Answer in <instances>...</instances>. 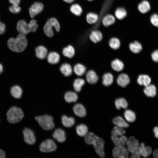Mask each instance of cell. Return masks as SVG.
<instances>
[{
  "label": "cell",
  "mask_w": 158,
  "mask_h": 158,
  "mask_svg": "<svg viewBox=\"0 0 158 158\" xmlns=\"http://www.w3.org/2000/svg\"><path fill=\"white\" fill-rule=\"evenodd\" d=\"M28 40L26 35L19 33L16 37H11L7 41L8 48L12 51L16 52L23 51L26 48Z\"/></svg>",
  "instance_id": "cell-1"
},
{
  "label": "cell",
  "mask_w": 158,
  "mask_h": 158,
  "mask_svg": "<svg viewBox=\"0 0 158 158\" xmlns=\"http://www.w3.org/2000/svg\"><path fill=\"white\" fill-rule=\"evenodd\" d=\"M84 140L88 145H92L96 153L101 157H105L104 142L103 139L92 132L88 133L84 136Z\"/></svg>",
  "instance_id": "cell-2"
},
{
  "label": "cell",
  "mask_w": 158,
  "mask_h": 158,
  "mask_svg": "<svg viewBox=\"0 0 158 158\" xmlns=\"http://www.w3.org/2000/svg\"><path fill=\"white\" fill-rule=\"evenodd\" d=\"M37 21L32 19L28 23L24 20H21L18 21L17 30L19 33L27 35L31 32H35L38 28Z\"/></svg>",
  "instance_id": "cell-3"
},
{
  "label": "cell",
  "mask_w": 158,
  "mask_h": 158,
  "mask_svg": "<svg viewBox=\"0 0 158 158\" xmlns=\"http://www.w3.org/2000/svg\"><path fill=\"white\" fill-rule=\"evenodd\" d=\"M24 114L21 108L16 106L11 107L6 113L7 121L11 124L19 123L23 118Z\"/></svg>",
  "instance_id": "cell-4"
},
{
  "label": "cell",
  "mask_w": 158,
  "mask_h": 158,
  "mask_svg": "<svg viewBox=\"0 0 158 158\" xmlns=\"http://www.w3.org/2000/svg\"><path fill=\"white\" fill-rule=\"evenodd\" d=\"M53 28L58 32L60 29V25L56 18L52 17L49 19L44 24L43 28L44 32L48 37H51L54 34Z\"/></svg>",
  "instance_id": "cell-5"
},
{
  "label": "cell",
  "mask_w": 158,
  "mask_h": 158,
  "mask_svg": "<svg viewBox=\"0 0 158 158\" xmlns=\"http://www.w3.org/2000/svg\"><path fill=\"white\" fill-rule=\"evenodd\" d=\"M35 119L40 126L44 130H51L54 127L53 118L50 116L44 115L38 116L35 117Z\"/></svg>",
  "instance_id": "cell-6"
},
{
  "label": "cell",
  "mask_w": 158,
  "mask_h": 158,
  "mask_svg": "<svg viewBox=\"0 0 158 158\" xmlns=\"http://www.w3.org/2000/svg\"><path fill=\"white\" fill-rule=\"evenodd\" d=\"M57 146L51 139H48L43 141L40 146V150L43 152H49L55 151Z\"/></svg>",
  "instance_id": "cell-7"
},
{
  "label": "cell",
  "mask_w": 158,
  "mask_h": 158,
  "mask_svg": "<svg viewBox=\"0 0 158 158\" xmlns=\"http://www.w3.org/2000/svg\"><path fill=\"white\" fill-rule=\"evenodd\" d=\"M44 8V5L41 2H36L32 4L29 7L28 12L31 19L41 13Z\"/></svg>",
  "instance_id": "cell-8"
},
{
  "label": "cell",
  "mask_w": 158,
  "mask_h": 158,
  "mask_svg": "<svg viewBox=\"0 0 158 158\" xmlns=\"http://www.w3.org/2000/svg\"><path fill=\"white\" fill-rule=\"evenodd\" d=\"M112 156L116 158H127L129 152L125 146H115L112 150Z\"/></svg>",
  "instance_id": "cell-9"
},
{
  "label": "cell",
  "mask_w": 158,
  "mask_h": 158,
  "mask_svg": "<svg viewBox=\"0 0 158 158\" xmlns=\"http://www.w3.org/2000/svg\"><path fill=\"white\" fill-rule=\"evenodd\" d=\"M24 141L27 144L32 145L35 142L36 139L33 131L30 128H25L22 131Z\"/></svg>",
  "instance_id": "cell-10"
},
{
  "label": "cell",
  "mask_w": 158,
  "mask_h": 158,
  "mask_svg": "<svg viewBox=\"0 0 158 158\" xmlns=\"http://www.w3.org/2000/svg\"><path fill=\"white\" fill-rule=\"evenodd\" d=\"M126 145L128 151L131 153L138 151L139 141L134 137L131 136L128 139Z\"/></svg>",
  "instance_id": "cell-11"
},
{
  "label": "cell",
  "mask_w": 158,
  "mask_h": 158,
  "mask_svg": "<svg viewBox=\"0 0 158 158\" xmlns=\"http://www.w3.org/2000/svg\"><path fill=\"white\" fill-rule=\"evenodd\" d=\"M117 84L119 86L125 87L130 83V80L128 75L125 73H120L116 78Z\"/></svg>",
  "instance_id": "cell-12"
},
{
  "label": "cell",
  "mask_w": 158,
  "mask_h": 158,
  "mask_svg": "<svg viewBox=\"0 0 158 158\" xmlns=\"http://www.w3.org/2000/svg\"><path fill=\"white\" fill-rule=\"evenodd\" d=\"M85 78L87 81L89 83L94 84L99 80V76L96 72L93 70L90 69L86 73Z\"/></svg>",
  "instance_id": "cell-13"
},
{
  "label": "cell",
  "mask_w": 158,
  "mask_h": 158,
  "mask_svg": "<svg viewBox=\"0 0 158 158\" xmlns=\"http://www.w3.org/2000/svg\"><path fill=\"white\" fill-rule=\"evenodd\" d=\"M157 89L154 85L150 84L145 86L143 89L144 93L148 97H154L157 95Z\"/></svg>",
  "instance_id": "cell-14"
},
{
  "label": "cell",
  "mask_w": 158,
  "mask_h": 158,
  "mask_svg": "<svg viewBox=\"0 0 158 158\" xmlns=\"http://www.w3.org/2000/svg\"><path fill=\"white\" fill-rule=\"evenodd\" d=\"M152 80L150 76L145 74H139L137 79L138 83L140 86H145L150 84Z\"/></svg>",
  "instance_id": "cell-15"
},
{
  "label": "cell",
  "mask_w": 158,
  "mask_h": 158,
  "mask_svg": "<svg viewBox=\"0 0 158 158\" xmlns=\"http://www.w3.org/2000/svg\"><path fill=\"white\" fill-rule=\"evenodd\" d=\"M90 40L94 43L100 42L103 38L102 32L97 29L92 30L89 35Z\"/></svg>",
  "instance_id": "cell-16"
},
{
  "label": "cell",
  "mask_w": 158,
  "mask_h": 158,
  "mask_svg": "<svg viewBox=\"0 0 158 158\" xmlns=\"http://www.w3.org/2000/svg\"><path fill=\"white\" fill-rule=\"evenodd\" d=\"M111 139L115 146H125L128 140L127 138L124 135L111 136Z\"/></svg>",
  "instance_id": "cell-17"
},
{
  "label": "cell",
  "mask_w": 158,
  "mask_h": 158,
  "mask_svg": "<svg viewBox=\"0 0 158 158\" xmlns=\"http://www.w3.org/2000/svg\"><path fill=\"white\" fill-rule=\"evenodd\" d=\"M116 18L112 14L108 13L104 15L101 21L103 25L105 27H108L114 23Z\"/></svg>",
  "instance_id": "cell-18"
},
{
  "label": "cell",
  "mask_w": 158,
  "mask_h": 158,
  "mask_svg": "<svg viewBox=\"0 0 158 158\" xmlns=\"http://www.w3.org/2000/svg\"><path fill=\"white\" fill-rule=\"evenodd\" d=\"M102 84L106 86L111 85L113 83L114 77L113 75L110 72L104 73L102 76Z\"/></svg>",
  "instance_id": "cell-19"
},
{
  "label": "cell",
  "mask_w": 158,
  "mask_h": 158,
  "mask_svg": "<svg viewBox=\"0 0 158 158\" xmlns=\"http://www.w3.org/2000/svg\"><path fill=\"white\" fill-rule=\"evenodd\" d=\"M53 137L57 141L60 142H63L66 139V134L65 131L61 128H57L54 131Z\"/></svg>",
  "instance_id": "cell-20"
},
{
  "label": "cell",
  "mask_w": 158,
  "mask_h": 158,
  "mask_svg": "<svg viewBox=\"0 0 158 158\" xmlns=\"http://www.w3.org/2000/svg\"><path fill=\"white\" fill-rule=\"evenodd\" d=\"M110 64L112 69L117 72L121 71L123 69L124 66L123 62L117 58L112 60Z\"/></svg>",
  "instance_id": "cell-21"
},
{
  "label": "cell",
  "mask_w": 158,
  "mask_h": 158,
  "mask_svg": "<svg viewBox=\"0 0 158 158\" xmlns=\"http://www.w3.org/2000/svg\"><path fill=\"white\" fill-rule=\"evenodd\" d=\"M73 111L74 114L79 117H83L86 115V109L82 104L78 103L75 104L73 107Z\"/></svg>",
  "instance_id": "cell-22"
},
{
  "label": "cell",
  "mask_w": 158,
  "mask_h": 158,
  "mask_svg": "<svg viewBox=\"0 0 158 158\" xmlns=\"http://www.w3.org/2000/svg\"><path fill=\"white\" fill-rule=\"evenodd\" d=\"M138 151L140 156L146 158L151 154L152 150L150 146L146 147L143 143H141L139 145Z\"/></svg>",
  "instance_id": "cell-23"
},
{
  "label": "cell",
  "mask_w": 158,
  "mask_h": 158,
  "mask_svg": "<svg viewBox=\"0 0 158 158\" xmlns=\"http://www.w3.org/2000/svg\"><path fill=\"white\" fill-rule=\"evenodd\" d=\"M36 57L40 59H45L47 55L48 51L47 48L42 45H39L35 49Z\"/></svg>",
  "instance_id": "cell-24"
},
{
  "label": "cell",
  "mask_w": 158,
  "mask_h": 158,
  "mask_svg": "<svg viewBox=\"0 0 158 158\" xmlns=\"http://www.w3.org/2000/svg\"><path fill=\"white\" fill-rule=\"evenodd\" d=\"M138 8L140 13L145 14L147 13L150 10V5L147 0H143L138 4Z\"/></svg>",
  "instance_id": "cell-25"
},
{
  "label": "cell",
  "mask_w": 158,
  "mask_h": 158,
  "mask_svg": "<svg viewBox=\"0 0 158 158\" xmlns=\"http://www.w3.org/2000/svg\"><path fill=\"white\" fill-rule=\"evenodd\" d=\"M86 20L88 23L94 25L99 20L98 15L94 12H89L86 16Z\"/></svg>",
  "instance_id": "cell-26"
},
{
  "label": "cell",
  "mask_w": 158,
  "mask_h": 158,
  "mask_svg": "<svg viewBox=\"0 0 158 158\" xmlns=\"http://www.w3.org/2000/svg\"><path fill=\"white\" fill-rule=\"evenodd\" d=\"M129 48L133 53L138 54L140 53L142 49L141 43L137 40L131 42L129 44Z\"/></svg>",
  "instance_id": "cell-27"
},
{
  "label": "cell",
  "mask_w": 158,
  "mask_h": 158,
  "mask_svg": "<svg viewBox=\"0 0 158 158\" xmlns=\"http://www.w3.org/2000/svg\"><path fill=\"white\" fill-rule=\"evenodd\" d=\"M47 59L48 62L50 64H54L58 63L60 59L59 55L54 51H51L47 54Z\"/></svg>",
  "instance_id": "cell-28"
},
{
  "label": "cell",
  "mask_w": 158,
  "mask_h": 158,
  "mask_svg": "<svg viewBox=\"0 0 158 158\" xmlns=\"http://www.w3.org/2000/svg\"><path fill=\"white\" fill-rule=\"evenodd\" d=\"M86 67L80 63L75 64L73 68V71L75 74L79 76L83 75L86 73Z\"/></svg>",
  "instance_id": "cell-29"
},
{
  "label": "cell",
  "mask_w": 158,
  "mask_h": 158,
  "mask_svg": "<svg viewBox=\"0 0 158 158\" xmlns=\"http://www.w3.org/2000/svg\"><path fill=\"white\" fill-rule=\"evenodd\" d=\"M10 93L13 97L16 99H19L22 97L23 90L19 86L15 85L11 88Z\"/></svg>",
  "instance_id": "cell-30"
},
{
  "label": "cell",
  "mask_w": 158,
  "mask_h": 158,
  "mask_svg": "<svg viewBox=\"0 0 158 158\" xmlns=\"http://www.w3.org/2000/svg\"><path fill=\"white\" fill-rule=\"evenodd\" d=\"M71 12L77 16L79 17L83 13V9L80 4L78 3L72 4L70 8Z\"/></svg>",
  "instance_id": "cell-31"
},
{
  "label": "cell",
  "mask_w": 158,
  "mask_h": 158,
  "mask_svg": "<svg viewBox=\"0 0 158 158\" xmlns=\"http://www.w3.org/2000/svg\"><path fill=\"white\" fill-rule=\"evenodd\" d=\"M60 70L61 73L66 77L70 76L73 72L71 66L67 63L62 64L60 67Z\"/></svg>",
  "instance_id": "cell-32"
},
{
  "label": "cell",
  "mask_w": 158,
  "mask_h": 158,
  "mask_svg": "<svg viewBox=\"0 0 158 158\" xmlns=\"http://www.w3.org/2000/svg\"><path fill=\"white\" fill-rule=\"evenodd\" d=\"M64 98L66 101L68 103L75 102L77 100L78 96L75 92L68 91L65 93Z\"/></svg>",
  "instance_id": "cell-33"
},
{
  "label": "cell",
  "mask_w": 158,
  "mask_h": 158,
  "mask_svg": "<svg viewBox=\"0 0 158 158\" xmlns=\"http://www.w3.org/2000/svg\"><path fill=\"white\" fill-rule=\"evenodd\" d=\"M127 12L123 7H118L115 10L114 16L116 18L119 20H121L126 17Z\"/></svg>",
  "instance_id": "cell-34"
},
{
  "label": "cell",
  "mask_w": 158,
  "mask_h": 158,
  "mask_svg": "<svg viewBox=\"0 0 158 158\" xmlns=\"http://www.w3.org/2000/svg\"><path fill=\"white\" fill-rule=\"evenodd\" d=\"M113 123L119 127L123 128H128V124L121 116H117L114 118L112 120Z\"/></svg>",
  "instance_id": "cell-35"
},
{
  "label": "cell",
  "mask_w": 158,
  "mask_h": 158,
  "mask_svg": "<svg viewBox=\"0 0 158 158\" xmlns=\"http://www.w3.org/2000/svg\"><path fill=\"white\" fill-rule=\"evenodd\" d=\"M85 83V80L82 78H78L75 79L73 84L74 90L77 92H79Z\"/></svg>",
  "instance_id": "cell-36"
},
{
  "label": "cell",
  "mask_w": 158,
  "mask_h": 158,
  "mask_svg": "<svg viewBox=\"0 0 158 158\" xmlns=\"http://www.w3.org/2000/svg\"><path fill=\"white\" fill-rule=\"evenodd\" d=\"M62 53L65 57L71 58L75 55V50L73 46L69 45L63 49Z\"/></svg>",
  "instance_id": "cell-37"
},
{
  "label": "cell",
  "mask_w": 158,
  "mask_h": 158,
  "mask_svg": "<svg viewBox=\"0 0 158 158\" xmlns=\"http://www.w3.org/2000/svg\"><path fill=\"white\" fill-rule=\"evenodd\" d=\"M61 122L65 127L70 128L74 124L75 120L72 117H68L66 115H63L61 117Z\"/></svg>",
  "instance_id": "cell-38"
},
{
  "label": "cell",
  "mask_w": 158,
  "mask_h": 158,
  "mask_svg": "<svg viewBox=\"0 0 158 158\" xmlns=\"http://www.w3.org/2000/svg\"><path fill=\"white\" fill-rule=\"evenodd\" d=\"M115 104L116 108L120 109L121 108L126 109L128 107V103L126 99L123 97H120L116 99L115 101Z\"/></svg>",
  "instance_id": "cell-39"
},
{
  "label": "cell",
  "mask_w": 158,
  "mask_h": 158,
  "mask_svg": "<svg viewBox=\"0 0 158 158\" xmlns=\"http://www.w3.org/2000/svg\"><path fill=\"white\" fill-rule=\"evenodd\" d=\"M108 44L109 47L114 49H118L121 45V41L117 37H111L109 40Z\"/></svg>",
  "instance_id": "cell-40"
},
{
  "label": "cell",
  "mask_w": 158,
  "mask_h": 158,
  "mask_svg": "<svg viewBox=\"0 0 158 158\" xmlns=\"http://www.w3.org/2000/svg\"><path fill=\"white\" fill-rule=\"evenodd\" d=\"M76 131L77 134L81 137H84L88 133L87 127L83 124H80L76 127Z\"/></svg>",
  "instance_id": "cell-41"
},
{
  "label": "cell",
  "mask_w": 158,
  "mask_h": 158,
  "mask_svg": "<svg viewBox=\"0 0 158 158\" xmlns=\"http://www.w3.org/2000/svg\"><path fill=\"white\" fill-rule=\"evenodd\" d=\"M124 116L127 121L130 122H134L136 119L135 113L131 110L127 109L124 112Z\"/></svg>",
  "instance_id": "cell-42"
},
{
  "label": "cell",
  "mask_w": 158,
  "mask_h": 158,
  "mask_svg": "<svg viewBox=\"0 0 158 158\" xmlns=\"http://www.w3.org/2000/svg\"><path fill=\"white\" fill-rule=\"evenodd\" d=\"M125 132L123 128L115 126L113 128L112 130L111 136L122 135H124Z\"/></svg>",
  "instance_id": "cell-43"
},
{
  "label": "cell",
  "mask_w": 158,
  "mask_h": 158,
  "mask_svg": "<svg viewBox=\"0 0 158 158\" xmlns=\"http://www.w3.org/2000/svg\"><path fill=\"white\" fill-rule=\"evenodd\" d=\"M150 20L154 26L158 27V14L153 13L150 16Z\"/></svg>",
  "instance_id": "cell-44"
},
{
  "label": "cell",
  "mask_w": 158,
  "mask_h": 158,
  "mask_svg": "<svg viewBox=\"0 0 158 158\" xmlns=\"http://www.w3.org/2000/svg\"><path fill=\"white\" fill-rule=\"evenodd\" d=\"M10 11L13 14H16L20 13L21 10V8L19 6H15L11 5L9 8Z\"/></svg>",
  "instance_id": "cell-45"
},
{
  "label": "cell",
  "mask_w": 158,
  "mask_h": 158,
  "mask_svg": "<svg viewBox=\"0 0 158 158\" xmlns=\"http://www.w3.org/2000/svg\"><path fill=\"white\" fill-rule=\"evenodd\" d=\"M150 55L153 61L155 63H158V49H156L153 51L151 53Z\"/></svg>",
  "instance_id": "cell-46"
},
{
  "label": "cell",
  "mask_w": 158,
  "mask_h": 158,
  "mask_svg": "<svg viewBox=\"0 0 158 158\" xmlns=\"http://www.w3.org/2000/svg\"><path fill=\"white\" fill-rule=\"evenodd\" d=\"M6 28L5 24L0 20V35L3 34L5 33Z\"/></svg>",
  "instance_id": "cell-47"
},
{
  "label": "cell",
  "mask_w": 158,
  "mask_h": 158,
  "mask_svg": "<svg viewBox=\"0 0 158 158\" xmlns=\"http://www.w3.org/2000/svg\"><path fill=\"white\" fill-rule=\"evenodd\" d=\"M9 2L12 5L15 6H19L20 0H8Z\"/></svg>",
  "instance_id": "cell-48"
},
{
  "label": "cell",
  "mask_w": 158,
  "mask_h": 158,
  "mask_svg": "<svg viewBox=\"0 0 158 158\" xmlns=\"http://www.w3.org/2000/svg\"><path fill=\"white\" fill-rule=\"evenodd\" d=\"M140 155L138 152V151L131 153V155L130 157L132 158H139L140 157Z\"/></svg>",
  "instance_id": "cell-49"
},
{
  "label": "cell",
  "mask_w": 158,
  "mask_h": 158,
  "mask_svg": "<svg viewBox=\"0 0 158 158\" xmlns=\"http://www.w3.org/2000/svg\"><path fill=\"white\" fill-rule=\"evenodd\" d=\"M6 156L5 151L2 149H0V158H6Z\"/></svg>",
  "instance_id": "cell-50"
},
{
  "label": "cell",
  "mask_w": 158,
  "mask_h": 158,
  "mask_svg": "<svg viewBox=\"0 0 158 158\" xmlns=\"http://www.w3.org/2000/svg\"><path fill=\"white\" fill-rule=\"evenodd\" d=\"M155 136L158 138V126L154 127L153 130Z\"/></svg>",
  "instance_id": "cell-51"
},
{
  "label": "cell",
  "mask_w": 158,
  "mask_h": 158,
  "mask_svg": "<svg viewBox=\"0 0 158 158\" xmlns=\"http://www.w3.org/2000/svg\"><path fill=\"white\" fill-rule=\"evenodd\" d=\"M153 156L154 158H158V149L155 150L153 152Z\"/></svg>",
  "instance_id": "cell-52"
},
{
  "label": "cell",
  "mask_w": 158,
  "mask_h": 158,
  "mask_svg": "<svg viewBox=\"0 0 158 158\" xmlns=\"http://www.w3.org/2000/svg\"><path fill=\"white\" fill-rule=\"evenodd\" d=\"M65 2L68 4H71L75 0H63Z\"/></svg>",
  "instance_id": "cell-53"
},
{
  "label": "cell",
  "mask_w": 158,
  "mask_h": 158,
  "mask_svg": "<svg viewBox=\"0 0 158 158\" xmlns=\"http://www.w3.org/2000/svg\"><path fill=\"white\" fill-rule=\"evenodd\" d=\"M3 67L2 65L0 63V74L2 72Z\"/></svg>",
  "instance_id": "cell-54"
},
{
  "label": "cell",
  "mask_w": 158,
  "mask_h": 158,
  "mask_svg": "<svg viewBox=\"0 0 158 158\" xmlns=\"http://www.w3.org/2000/svg\"><path fill=\"white\" fill-rule=\"evenodd\" d=\"M87 0L89 1H92L93 0Z\"/></svg>",
  "instance_id": "cell-55"
},
{
  "label": "cell",
  "mask_w": 158,
  "mask_h": 158,
  "mask_svg": "<svg viewBox=\"0 0 158 158\" xmlns=\"http://www.w3.org/2000/svg\"></svg>",
  "instance_id": "cell-56"
}]
</instances>
